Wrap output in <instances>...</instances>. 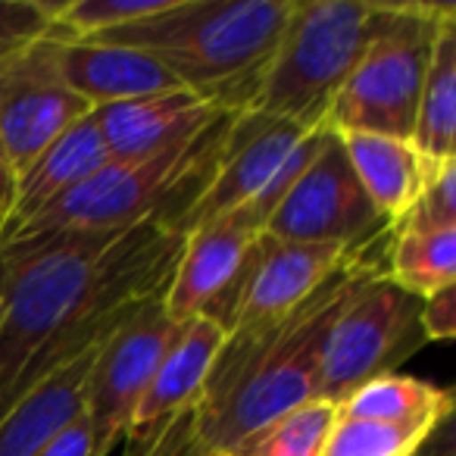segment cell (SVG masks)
Here are the masks:
<instances>
[{"label": "cell", "mask_w": 456, "mask_h": 456, "mask_svg": "<svg viewBox=\"0 0 456 456\" xmlns=\"http://www.w3.org/2000/svg\"><path fill=\"white\" fill-rule=\"evenodd\" d=\"M400 222L410 225H456V159L428 166L422 194Z\"/></svg>", "instance_id": "4316f807"}, {"label": "cell", "mask_w": 456, "mask_h": 456, "mask_svg": "<svg viewBox=\"0 0 456 456\" xmlns=\"http://www.w3.org/2000/svg\"><path fill=\"white\" fill-rule=\"evenodd\" d=\"M372 273H385L379 260L354 263L273 331L225 338L200 406L182 425V441L235 456L288 412L316 400L325 335Z\"/></svg>", "instance_id": "7a4b0ae2"}, {"label": "cell", "mask_w": 456, "mask_h": 456, "mask_svg": "<svg viewBox=\"0 0 456 456\" xmlns=\"http://www.w3.org/2000/svg\"><path fill=\"white\" fill-rule=\"evenodd\" d=\"M453 394L410 375H381L360 385L347 400L338 403V419H369V422L410 425L447 422Z\"/></svg>", "instance_id": "7402d4cb"}, {"label": "cell", "mask_w": 456, "mask_h": 456, "mask_svg": "<svg viewBox=\"0 0 456 456\" xmlns=\"http://www.w3.org/2000/svg\"><path fill=\"white\" fill-rule=\"evenodd\" d=\"M16 207V172L13 166L7 163L4 151H0V232L7 228L10 216H13Z\"/></svg>", "instance_id": "f546056e"}, {"label": "cell", "mask_w": 456, "mask_h": 456, "mask_svg": "<svg viewBox=\"0 0 456 456\" xmlns=\"http://www.w3.org/2000/svg\"><path fill=\"white\" fill-rule=\"evenodd\" d=\"M53 4L47 0H0V69L51 32Z\"/></svg>", "instance_id": "484cf974"}, {"label": "cell", "mask_w": 456, "mask_h": 456, "mask_svg": "<svg viewBox=\"0 0 456 456\" xmlns=\"http://www.w3.org/2000/svg\"><path fill=\"white\" fill-rule=\"evenodd\" d=\"M235 116L238 113H222L197 138L182 141L157 157L138 163L110 159L103 169L0 241L51 232H126L147 222L175 232L178 222L213 182Z\"/></svg>", "instance_id": "277c9868"}, {"label": "cell", "mask_w": 456, "mask_h": 456, "mask_svg": "<svg viewBox=\"0 0 456 456\" xmlns=\"http://www.w3.org/2000/svg\"><path fill=\"white\" fill-rule=\"evenodd\" d=\"M313 128H304L297 122L273 119V116L244 113L235 116L232 132H228L225 151L216 166V175L209 188L200 194V200L188 209L178 222V235H191L197 228L209 225L216 219H225L244 203H250L288 163L294 147L310 134Z\"/></svg>", "instance_id": "4fadbf2b"}, {"label": "cell", "mask_w": 456, "mask_h": 456, "mask_svg": "<svg viewBox=\"0 0 456 456\" xmlns=\"http://www.w3.org/2000/svg\"><path fill=\"white\" fill-rule=\"evenodd\" d=\"M381 269L387 281L419 300L456 285V225H391Z\"/></svg>", "instance_id": "ffe728a7"}, {"label": "cell", "mask_w": 456, "mask_h": 456, "mask_svg": "<svg viewBox=\"0 0 456 456\" xmlns=\"http://www.w3.org/2000/svg\"><path fill=\"white\" fill-rule=\"evenodd\" d=\"M38 456H94V435H91L88 416L69 422Z\"/></svg>", "instance_id": "f1b7e54d"}, {"label": "cell", "mask_w": 456, "mask_h": 456, "mask_svg": "<svg viewBox=\"0 0 456 456\" xmlns=\"http://www.w3.org/2000/svg\"><path fill=\"white\" fill-rule=\"evenodd\" d=\"M53 60H57L63 85L82 97L91 110L182 88V82L172 72H166L157 60L132 47L53 38Z\"/></svg>", "instance_id": "2e32d148"}, {"label": "cell", "mask_w": 456, "mask_h": 456, "mask_svg": "<svg viewBox=\"0 0 456 456\" xmlns=\"http://www.w3.org/2000/svg\"><path fill=\"white\" fill-rule=\"evenodd\" d=\"M335 138L375 213L387 225H397L422 194L431 159H425L412 147V141L385 138V134L344 132Z\"/></svg>", "instance_id": "ac0fdd59"}, {"label": "cell", "mask_w": 456, "mask_h": 456, "mask_svg": "<svg viewBox=\"0 0 456 456\" xmlns=\"http://www.w3.org/2000/svg\"><path fill=\"white\" fill-rule=\"evenodd\" d=\"M375 250L338 244H300L260 235L250 263L248 285L228 325V338H250L273 331L300 310L325 281L360 260H375ZM381 263V260H379Z\"/></svg>", "instance_id": "8fae6325"}, {"label": "cell", "mask_w": 456, "mask_h": 456, "mask_svg": "<svg viewBox=\"0 0 456 456\" xmlns=\"http://www.w3.org/2000/svg\"><path fill=\"white\" fill-rule=\"evenodd\" d=\"M419 306L422 300L400 291L385 273L369 275L325 335L316 400L338 406L360 385L391 375L397 362L416 354L425 344Z\"/></svg>", "instance_id": "52a82bcc"}, {"label": "cell", "mask_w": 456, "mask_h": 456, "mask_svg": "<svg viewBox=\"0 0 456 456\" xmlns=\"http://www.w3.org/2000/svg\"><path fill=\"white\" fill-rule=\"evenodd\" d=\"M175 456H216V453H207V450L194 447V444H182V450Z\"/></svg>", "instance_id": "4dcf8cb0"}, {"label": "cell", "mask_w": 456, "mask_h": 456, "mask_svg": "<svg viewBox=\"0 0 456 456\" xmlns=\"http://www.w3.org/2000/svg\"><path fill=\"white\" fill-rule=\"evenodd\" d=\"M184 235L163 225L0 241V422L53 372L163 297Z\"/></svg>", "instance_id": "6da1fadb"}, {"label": "cell", "mask_w": 456, "mask_h": 456, "mask_svg": "<svg viewBox=\"0 0 456 456\" xmlns=\"http://www.w3.org/2000/svg\"><path fill=\"white\" fill-rule=\"evenodd\" d=\"M175 0H66L53 4L51 35L60 41H85L110 28L134 26L166 13Z\"/></svg>", "instance_id": "cb8c5ba5"}, {"label": "cell", "mask_w": 456, "mask_h": 456, "mask_svg": "<svg viewBox=\"0 0 456 456\" xmlns=\"http://www.w3.org/2000/svg\"><path fill=\"white\" fill-rule=\"evenodd\" d=\"M182 325L166 316L163 297H153L97 350L85 387V416L94 435V456H107L126 437L128 422Z\"/></svg>", "instance_id": "9c48e42d"}, {"label": "cell", "mask_w": 456, "mask_h": 456, "mask_svg": "<svg viewBox=\"0 0 456 456\" xmlns=\"http://www.w3.org/2000/svg\"><path fill=\"white\" fill-rule=\"evenodd\" d=\"M419 331H422V341H450L456 335V285L422 300Z\"/></svg>", "instance_id": "83f0119b"}, {"label": "cell", "mask_w": 456, "mask_h": 456, "mask_svg": "<svg viewBox=\"0 0 456 456\" xmlns=\"http://www.w3.org/2000/svg\"><path fill=\"white\" fill-rule=\"evenodd\" d=\"M91 107L63 85L51 32L0 69V151L20 175Z\"/></svg>", "instance_id": "30bf717a"}, {"label": "cell", "mask_w": 456, "mask_h": 456, "mask_svg": "<svg viewBox=\"0 0 456 456\" xmlns=\"http://www.w3.org/2000/svg\"><path fill=\"white\" fill-rule=\"evenodd\" d=\"M444 456H450V453H444Z\"/></svg>", "instance_id": "1f68e13d"}, {"label": "cell", "mask_w": 456, "mask_h": 456, "mask_svg": "<svg viewBox=\"0 0 456 456\" xmlns=\"http://www.w3.org/2000/svg\"><path fill=\"white\" fill-rule=\"evenodd\" d=\"M412 147L431 163L456 159V20L444 22L419 94Z\"/></svg>", "instance_id": "44dd1931"}, {"label": "cell", "mask_w": 456, "mask_h": 456, "mask_svg": "<svg viewBox=\"0 0 456 456\" xmlns=\"http://www.w3.org/2000/svg\"><path fill=\"white\" fill-rule=\"evenodd\" d=\"M260 235L225 216L184 235L182 256L163 291V310L172 322L207 316L228 335L235 306L248 285Z\"/></svg>", "instance_id": "7c38bea8"}, {"label": "cell", "mask_w": 456, "mask_h": 456, "mask_svg": "<svg viewBox=\"0 0 456 456\" xmlns=\"http://www.w3.org/2000/svg\"><path fill=\"white\" fill-rule=\"evenodd\" d=\"M225 338V329L207 316H194L182 325L128 422L126 456H147L178 425L194 416Z\"/></svg>", "instance_id": "5bb4252c"}, {"label": "cell", "mask_w": 456, "mask_h": 456, "mask_svg": "<svg viewBox=\"0 0 456 456\" xmlns=\"http://www.w3.org/2000/svg\"><path fill=\"white\" fill-rule=\"evenodd\" d=\"M294 0H175L166 13L85 41L147 53L182 88L232 113L250 107Z\"/></svg>", "instance_id": "3957f363"}, {"label": "cell", "mask_w": 456, "mask_h": 456, "mask_svg": "<svg viewBox=\"0 0 456 456\" xmlns=\"http://www.w3.org/2000/svg\"><path fill=\"white\" fill-rule=\"evenodd\" d=\"M263 235L279 241L369 250L387 244L391 225L375 213L338 138L329 132L322 151L294 182Z\"/></svg>", "instance_id": "ba28073f"}, {"label": "cell", "mask_w": 456, "mask_h": 456, "mask_svg": "<svg viewBox=\"0 0 456 456\" xmlns=\"http://www.w3.org/2000/svg\"><path fill=\"white\" fill-rule=\"evenodd\" d=\"M444 425V422H441ZM435 422L387 425L369 419H338L329 428L319 456H416L422 441L435 428Z\"/></svg>", "instance_id": "603a6c76"}, {"label": "cell", "mask_w": 456, "mask_h": 456, "mask_svg": "<svg viewBox=\"0 0 456 456\" xmlns=\"http://www.w3.org/2000/svg\"><path fill=\"white\" fill-rule=\"evenodd\" d=\"M97 350L45 379L4 416L0 456H38L66 425L85 416V387Z\"/></svg>", "instance_id": "d6986e66"}, {"label": "cell", "mask_w": 456, "mask_h": 456, "mask_svg": "<svg viewBox=\"0 0 456 456\" xmlns=\"http://www.w3.org/2000/svg\"><path fill=\"white\" fill-rule=\"evenodd\" d=\"M338 406L329 400H310L266 428L235 456H319L329 428L335 425Z\"/></svg>", "instance_id": "d4e9b609"}, {"label": "cell", "mask_w": 456, "mask_h": 456, "mask_svg": "<svg viewBox=\"0 0 456 456\" xmlns=\"http://www.w3.org/2000/svg\"><path fill=\"white\" fill-rule=\"evenodd\" d=\"M222 113H232V110H222L197 97L194 91L178 88L169 91V94L97 107L94 119L110 151V159L138 163V159L157 157V153L169 151L182 141L197 138Z\"/></svg>", "instance_id": "9a60e30c"}, {"label": "cell", "mask_w": 456, "mask_h": 456, "mask_svg": "<svg viewBox=\"0 0 456 456\" xmlns=\"http://www.w3.org/2000/svg\"><path fill=\"white\" fill-rule=\"evenodd\" d=\"M110 163V151L103 144V134L97 128L94 110L76 126H69L16 182V207L10 216L7 228L0 232V238H7L20 225H26L32 216L47 209L53 200L69 194L76 184L91 178L97 169Z\"/></svg>", "instance_id": "e0dca14e"}, {"label": "cell", "mask_w": 456, "mask_h": 456, "mask_svg": "<svg viewBox=\"0 0 456 456\" xmlns=\"http://www.w3.org/2000/svg\"><path fill=\"white\" fill-rule=\"evenodd\" d=\"M394 13L397 4L387 0H294L288 28L248 110L325 128L335 97Z\"/></svg>", "instance_id": "5b68a950"}, {"label": "cell", "mask_w": 456, "mask_h": 456, "mask_svg": "<svg viewBox=\"0 0 456 456\" xmlns=\"http://www.w3.org/2000/svg\"><path fill=\"white\" fill-rule=\"evenodd\" d=\"M456 20L453 4H397L391 26L379 35L362 63L335 97L325 128L412 141L419 94L444 22Z\"/></svg>", "instance_id": "8992f818"}]
</instances>
